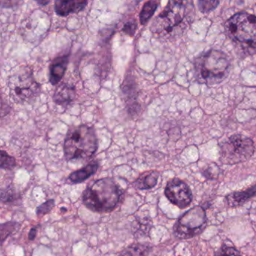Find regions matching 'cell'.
Wrapping results in <instances>:
<instances>
[{
  "mask_svg": "<svg viewBox=\"0 0 256 256\" xmlns=\"http://www.w3.org/2000/svg\"><path fill=\"white\" fill-rule=\"evenodd\" d=\"M196 17L192 2L170 1L152 24L151 30L164 38L181 36L188 30Z\"/></svg>",
  "mask_w": 256,
  "mask_h": 256,
  "instance_id": "obj_1",
  "label": "cell"
},
{
  "mask_svg": "<svg viewBox=\"0 0 256 256\" xmlns=\"http://www.w3.org/2000/svg\"><path fill=\"white\" fill-rule=\"evenodd\" d=\"M224 32L242 58L256 54V16L238 13L224 24Z\"/></svg>",
  "mask_w": 256,
  "mask_h": 256,
  "instance_id": "obj_2",
  "label": "cell"
},
{
  "mask_svg": "<svg viewBox=\"0 0 256 256\" xmlns=\"http://www.w3.org/2000/svg\"><path fill=\"white\" fill-rule=\"evenodd\" d=\"M232 70L230 58L222 50H210L194 60V77L198 83L208 86L220 84Z\"/></svg>",
  "mask_w": 256,
  "mask_h": 256,
  "instance_id": "obj_3",
  "label": "cell"
},
{
  "mask_svg": "<svg viewBox=\"0 0 256 256\" xmlns=\"http://www.w3.org/2000/svg\"><path fill=\"white\" fill-rule=\"evenodd\" d=\"M122 191L112 178H103L88 187L83 194V203L98 214L110 212L120 203Z\"/></svg>",
  "mask_w": 256,
  "mask_h": 256,
  "instance_id": "obj_4",
  "label": "cell"
},
{
  "mask_svg": "<svg viewBox=\"0 0 256 256\" xmlns=\"http://www.w3.org/2000/svg\"><path fill=\"white\" fill-rule=\"evenodd\" d=\"M98 150L95 128L89 126L72 127L64 143V152L68 161L91 158Z\"/></svg>",
  "mask_w": 256,
  "mask_h": 256,
  "instance_id": "obj_5",
  "label": "cell"
},
{
  "mask_svg": "<svg viewBox=\"0 0 256 256\" xmlns=\"http://www.w3.org/2000/svg\"><path fill=\"white\" fill-rule=\"evenodd\" d=\"M8 84L12 100L18 104L30 102L41 94V86L28 67L22 68L12 76Z\"/></svg>",
  "mask_w": 256,
  "mask_h": 256,
  "instance_id": "obj_6",
  "label": "cell"
},
{
  "mask_svg": "<svg viewBox=\"0 0 256 256\" xmlns=\"http://www.w3.org/2000/svg\"><path fill=\"white\" fill-rule=\"evenodd\" d=\"M256 148L250 138L234 134L220 145V161L227 166L245 162L254 155Z\"/></svg>",
  "mask_w": 256,
  "mask_h": 256,
  "instance_id": "obj_7",
  "label": "cell"
},
{
  "mask_svg": "<svg viewBox=\"0 0 256 256\" xmlns=\"http://www.w3.org/2000/svg\"><path fill=\"white\" fill-rule=\"evenodd\" d=\"M206 224L208 216L205 210L202 206H194L178 220L174 232L180 239H190L202 234Z\"/></svg>",
  "mask_w": 256,
  "mask_h": 256,
  "instance_id": "obj_8",
  "label": "cell"
},
{
  "mask_svg": "<svg viewBox=\"0 0 256 256\" xmlns=\"http://www.w3.org/2000/svg\"><path fill=\"white\" fill-rule=\"evenodd\" d=\"M167 198L180 209L188 208L192 202V192L181 180L174 178L168 182L164 191Z\"/></svg>",
  "mask_w": 256,
  "mask_h": 256,
  "instance_id": "obj_9",
  "label": "cell"
},
{
  "mask_svg": "<svg viewBox=\"0 0 256 256\" xmlns=\"http://www.w3.org/2000/svg\"><path fill=\"white\" fill-rule=\"evenodd\" d=\"M88 4V1L58 0L55 2V12L58 16L61 17H68L70 14H76L83 11Z\"/></svg>",
  "mask_w": 256,
  "mask_h": 256,
  "instance_id": "obj_10",
  "label": "cell"
},
{
  "mask_svg": "<svg viewBox=\"0 0 256 256\" xmlns=\"http://www.w3.org/2000/svg\"><path fill=\"white\" fill-rule=\"evenodd\" d=\"M70 62V55L56 58L50 66V82L54 86L58 85L65 76Z\"/></svg>",
  "mask_w": 256,
  "mask_h": 256,
  "instance_id": "obj_11",
  "label": "cell"
},
{
  "mask_svg": "<svg viewBox=\"0 0 256 256\" xmlns=\"http://www.w3.org/2000/svg\"><path fill=\"white\" fill-rule=\"evenodd\" d=\"M76 95L74 86L62 84L56 88L54 95V101L59 106L67 107L74 101Z\"/></svg>",
  "mask_w": 256,
  "mask_h": 256,
  "instance_id": "obj_12",
  "label": "cell"
},
{
  "mask_svg": "<svg viewBox=\"0 0 256 256\" xmlns=\"http://www.w3.org/2000/svg\"><path fill=\"white\" fill-rule=\"evenodd\" d=\"M256 196V185L250 187L245 191L235 192L226 198V203L230 208L242 206L250 199Z\"/></svg>",
  "mask_w": 256,
  "mask_h": 256,
  "instance_id": "obj_13",
  "label": "cell"
},
{
  "mask_svg": "<svg viewBox=\"0 0 256 256\" xmlns=\"http://www.w3.org/2000/svg\"><path fill=\"white\" fill-rule=\"evenodd\" d=\"M98 168L100 166L97 162L88 164L86 167L71 174L68 176V181L73 184H82L89 179L90 176H94L98 170Z\"/></svg>",
  "mask_w": 256,
  "mask_h": 256,
  "instance_id": "obj_14",
  "label": "cell"
},
{
  "mask_svg": "<svg viewBox=\"0 0 256 256\" xmlns=\"http://www.w3.org/2000/svg\"><path fill=\"white\" fill-rule=\"evenodd\" d=\"M160 173L158 172H148L139 176L138 179L134 182V187L140 190H148L154 188L158 184L160 179Z\"/></svg>",
  "mask_w": 256,
  "mask_h": 256,
  "instance_id": "obj_15",
  "label": "cell"
},
{
  "mask_svg": "<svg viewBox=\"0 0 256 256\" xmlns=\"http://www.w3.org/2000/svg\"><path fill=\"white\" fill-rule=\"evenodd\" d=\"M152 250L149 244H134L121 252L120 256H146Z\"/></svg>",
  "mask_w": 256,
  "mask_h": 256,
  "instance_id": "obj_16",
  "label": "cell"
},
{
  "mask_svg": "<svg viewBox=\"0 0 256 256\" xmlns=\"http://www.w3.org/2000/svg\"><path fill=\"white\" fill-rule=\"evenodd\" d=\"M160 2L157 1H148L144 6L142 12H140L139 18H140V24L146 25L148 22L152 18V16L155 14L156 11L160 6Z\"/></svg>",
  "mask_w": 256,
  "mask_h": 256,
  "instance_id": "obj_17",
  "label": "cell"
},
{
  "mask_svg": "<svg viewBox=\"0 0 256 256\" xmlns=\"http://www.w3.org/2000/svg\"><path fill=\"white\" fill-rule=\"evenodd\" d=\"M17 166L16 160L8 152L2 150L0 152V168L2 170H11Z\"/></svg>",
  "mask_w": 256,
  "mask_h": 256,
  "instance_id": "obj_18",
  "label": "cell"
},
{
  "mask_svg": "<svg viewBox=\"0 0 256 256\" xmlns=\"http://www.w3.org/2000/svg\"><path fill=\"white\" fill-rule=\"evenodd\" d=\"M18 223L14 222H10L5 223L1 226V242L4 244V241L7 239L10 234H12L13 232L17 229Z\"/></svg>",
  "mask_w": 256,
  "mask_h": 256,
  "instance_id": "obj_19",
  "label": "cell"
},
{
  "mask_svg": "<svg viewBox=\"0 0 256 256\" xmlns=\"http://www.w3.org/2000/svg\"><path fill=\"white\" fill-rule=\"evenodd\" d=\"M220 2L218 1H204L200 0L198 1L199 10L202 13H209L214 11L220 5Z\"/></svg>",
  "mask_w": 256,
  "mask_h": 256,
  "instance_id": "obj_20",
  "label": "cell"
},
{
  "mask_svg": "<svg viewBox=\"0 0 256 256\" xmlns=\"http://www.w3.org/2000/svg\"><path fill=\"white\" fill-rule=\"evenodd\" d=\"M55 206L54 200H49L42 204L37 208L36 214L38 216H44L48 214Z\"/></svg>",
  "mask_w": 256,
  "mask_h": 256,
  "instance_id": "obj_21",
  "label": "cell"
},
{
  "mask_svg": "<svg viewBox=\"0 0 256 256\" xmlns=\"http://www.w3.org/2000/svg\"><path fill=\"white\" fill-rule=\"evenodd\" d=\"M214 256H242L240 252L234 247L224 246L222 247L220 250L216 252Z\"/></svg>",
  "mask_w": 256,
  "mask_h": 256,
  "instance_id": "obj_22",
  "label": "cell"
},
{
  "mask_svg": "<svg viewBox=\"0 0 256 256\" xmlns=\"http://www.w3.org/2000/svg\"><path fill=\"white\" fill-rule=\"evenodd\" d=\"M220 174V168L216 164H214L209 166L204 172H203V175L205 178L209 180L216 179Z\"/></svg>",
  "mask_w": 256,
  "mask_h": 256,
  "instance_id": "obj_23",
  "label": "cell"
},
{
  "mask_svg": "<svg viewBox=\"0 0 256 256\" xmlns=\"http://www.w3.org/2000/svg\"><path fill=\"white\" fill-rule=\"evenodd\" d=\"M137 30V22L136 20H132V22H128L124 25V28H122V32L126 35L130 36V37H133Z\"/></svg>",
  "mask_w": 256,
  "mask_h": 256,
  "instance_id": "obj_24",
  "label": "cell"
},
{
  "mask_svg": "<svg viewBox=\"0 0 256 256\" xmlns=\"http://www.w3.org/2000/svg\"><path fill=\"white\" fill-rule=\"evenodd\" d=\"M14 191L12 188H7L5 192L2 191L1 193V199H2V202L4 203H6V202H11L14 200Z\"/></svg>",
  "mask_w": 256,
  "mask_h": 256,
  "instance_id": "obj_25",
  "label": "cell"
},
{
  "mask_svg": "<svg viewBox=\"0 0 256 256\" xmlns=\"http://www.w3.org/2000/svg\"><path fill=\"white\" fill-rule=\"evenodd\" d=\"M37 234V228H34L31 229L30 232L29 234V239L30 240H34L36 238Z\"/></svg>",
  "mask_w": 256,
  "mask_h": 256,
  "instance_id": "obj_26",
  "label": "cell"
},
{
  "mask_svg": "<svg viewBox=\"0 0 256 256\" xmlns=\"http://www.w3.org/2000/svg\"><path fill=\"white\" fill-rule=\"evenodd\" d=\"M37 4L44 6L48 5L50 4V1H37Z\"/></svg>",
  "mask_w": 256,
  "mask_h": 256,
  "instance_id": "obj_27",
  "label": "cell"
}]
</instances>
